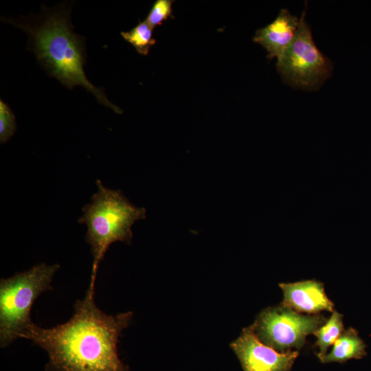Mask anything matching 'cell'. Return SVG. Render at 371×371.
<instances>
[{"instance_id": "obj_1", "label": "cell", "mask_w": 371, "mask_h": 371, "mask_svg": "<svg viewBox=\"0 0 371 371\" xmlns=\"http://www.w3.org/2000/svg\"><path fill=\"white\" fill-rule=\"evenodd\" d=\"M94 293L88 288L67 322L49 328L33 322L22 335L47 352L45 371H129L119 357L117 344L133 314L105 313L96 306Z\"/></svg>"}, {"instance_id": "obj_2", "label": "cell", "mask_w": 371, "mask_h": 371, "mask_svg": "<svg viewBox=\"0 0 371 371\" xmlns=\"http://www.w3.org/2000/svg\"><path fill=\"white\" fill-rule=\"evenodd\" d=\"M46 14L41 23L34 25L16 24L28 34L32 49L41 64L69 89L82 86L100 104L121 113L122 110L87 78L83 69L86 58L85 41L74 32L68 14L63 11Z\"/></svg>"}, {"instance_id": "obj_3", "label": "cell", "mask_w": 371, "mask_h": 371, "mask_svg": "<svg viewBox=\"0 0 371 371\" xmlns=\"http://www.w3.org/2000/svg\"><path fill=\"white\" fill-rule=\"evenodd\" d=\"M97 191L85 204L80 224L87 225L85 240L89 245L93 265L89 288L94 289L100 262L111 245L121 241L131 243L132 225L146 218L144 207L133 205L119 190H112L96 180Z\"/></svg>"}, {"instance_id": "obj_4", "label": "cell", "mask_w": 371, "mask_h": 371, "mask_svg": "<svg viewBox=\"0 0 371 371\" xmlns=\"http://www.w3.org/2000/svg\"><path fill=\"white\" fill-rule=\"evenodd\" d=\"M58 264L41 262L27 271L0 280V346H8L21 338L33 323L31 309L37 297L52 289Z\"/></svg>"}, {"instance_id": "obj_5", "label": "cell", "mask_w": 371, "mask_h": 371, "mask_svg": "<svg viewBox=\"0 0 371 371\" xmlns=\"http://www.w3.org/2000/svg\"><path fill=\"white\" fill-rule=\"evenodd\" d=\"M276 67L286 83L307 90L317 89L331 76L332 63L315 45L305 11L294 39L277 59Z\"/></svg>"}, {"instance_id": "obj_6", "label": "cell", "mask_w": 371, "mask_h": 371, "mask_svg": "<svg viewBox=\"0 0 371 371\" xmlns=\"http://www.w3.org/2000/svg\"><path fill=\"white\" fill-rule=\"evenodd\" d=\"M322 315H304L283 306L264 310L252 324L258 339L278 352L303 346L306 337L326 322Z\"/></svg>"}, {"instance_id": "obj_7", "label": "cell", "mask_w": 371, "mask_h": 371, "mask_svg": "<svg viewBox=\"0 0 371 371\" xmlns=\"http://www.w3.org/2000/svg\"><path fill=\"white\" fill-rule=\"evenodd\" d=\"M230 347L244 371H289L298 355L297 351L280 352L265 345L252 325L244 328Z\"/></svg>"}, {"instance_id": "obj_8", "label": "cell", "mask_w": 371, "mask_h": 371, "mask_svg": "<svg viewBox=\"0 0 371 371\" xmlns=\"http://www.w3.org/2000/svg\"><path fill=\"white\" fill-rule=\"evenodd\" d=\"M284 294L282 306L299 313L333 312L334 304L325 293L324 284L316 280H304L279 284Z\"/></svg>"}, {"instance_id": "obj_9", "label": "cell", "mask_w": 371, "mask_h": 371, "mask_svg": "<svg viewBox=\"0 0 371 371\" xmlns=\"http://www.w3.org/2000/svg\"><path fill=\"white\" fill-rule=\"evenodd\" d=\"M299 24L300 19L282 8L271 23L256 30L253 41L267 50L269 59H278L294 39Z\"/></svg>"}, {"instance_id": "obj_10", "label": "cell", "mask_w": 371, "mask_h": 371, "mask_svg": "<svg viewBox=\"0 0 371 371\" xmlns=\"http://www.w3.org/2000/svg\"><path fill=\"white\" fill-rule=\"evenodd\" d=\"M366 345L353 328L344 330L333 344L331 351L323 357V363H344L351 359H360L366 355Z\"/></svg>"}, {"instance_id": "obj_11", "label": "cell", "mask_w": 371, "mask_h": 371, "mask_svg": "<svg viewBox=\"0 0 371 371\" xmlns=\"http://www.w3.org/2000/svg\"><path fill=\"white\" fill-rule=\"evenodd\" d=\"M343 331L342 315L334 311L329 319L313 333L317 337L315 346L319 349L317 354L319 359L326 355L328 348L335 344Z\"/></svg>"}, {"instance_id": "obj_12", "label": "cell", "mask_w": 371, "mask_h": 371, "mask_svg": "<svg viewBox=\"0 0 371 371\" xmlns=\"http://www.w3.org/2000/svg\"><path fill=\"white\" fill-rule=\"evenodd\" d=\"M153 28L145 21L139 22L135 27L127 32H122V38L131 44L141 55L146 56L156 41L153 36Z\"/></svg>"}, {"instance_id": "obj_13", "label": "cell", "mask_w": 371, "mask_h": 371, "mask_svg": "<svg viewBox=\"0 0 371 371\" xmlns=\"http://www.w3.org/2000/svg\"><path fill=\"white\" fill-rule=\"evenodd\" d=\"M172 0H157L144 20L152 28L162 24L172 16Z\"/></svg>"}, {"instance_id": "obj_14", "label": "cell", "mask_w": 371, "mask_h": 371, "mask_svg": "<svg viewBox=\"0 0 371 371\" xmlns=\"http://www.w3.org/2000/svg\"><path fill=\"white\" fill-rule=\"evenodd\" d=\"M16 129L15 116L2 100H0V142L8 141Z\"/></svg>"}]
</instances>
